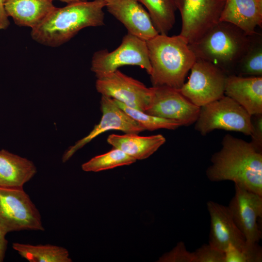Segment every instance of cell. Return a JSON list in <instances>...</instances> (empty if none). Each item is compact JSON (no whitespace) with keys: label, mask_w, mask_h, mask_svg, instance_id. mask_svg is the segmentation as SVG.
Instances as JSON below:
<instances>
[{"label":"cell","mask_w":262,"mask_h":262,"mask_svg":"<svg viewBox=\"0 0 262 262\" xmlns=\"http://www.w3.org/2000/svg\"><path fill=\"white\" fill-rule=\"evenodd\" d=\"M221 149L211 157L208 179L214 182L230 180L262 196V153L250 143L230 134L225 135Z\"/></svg>","instance_id":"obj_1"},{"label":"cell","mask_w":262,"mask_h":262,"mask_svg":"<svg viewBox=\"0 0 262 262\" xmlns=\"http://www.w3.org/2000/svg\"><path fill=\"white\" fill-rule=\"evenodd\" d=\"M50 0L52 1L53 0ZM60 0L62 2H65L67 4L87 1V0Z\"/></svg>","instance_id":"obj_32"},{"label":"cell","mask_w":262,"mask_h":262,"mask_svg":"<svg viewBox=\"0 0 262 262\" xmlns=\"http://www.w3.org/2000/svg\"><path fill=\"white\" fill-rule=\"evenodd\" d=\"M228 208L246 241L258 243L262 238L258 221L262 217V196L235 184V194Z\"/></svg>","instance_id":"obj_12"},{"label":"cell","mask_w":262,"mask_h":262,"mask_svg":"<svg viewBox=\"0 0 262 262\" xmlns=\"http://www.w3.org/2000/svg\"><path fill=\"white\" fill-rule=\"evenodd\" d=\"M224 95L237 102L251 115L262 114V77L228 75Z\"/></svg>","instance_id":"obj_16"},{"label":"cell","mask_w":262,"mask_h":262,"mask_svg":"<svg viewBox=\"0 0 262 262\" xmlns=\"http://www.w3.org/2000/svg\"><path fill=\"white\" fill-rule=\"evenodd\" d=\"M36 172L31 161L6 150H0V186L23 187Z\"/></svg>","instance_id":"obj_20"},{"label":"cell","mask_w":262,"mask_h":262,"mask_svg":"<svg viewBox=\"0 0 262 262\" xmlns=\"http://www.w3.org/2000/svg\"><path fill=\"white\" fill-rule=\"evenodd\" d=\"M104 0H87L55 7L39 25L32 29L31 36L46 46H60L84 28L104 25Z\"/></svg>","instance_id":"obj_2"},{"label":"cell","mask_w":262,"mask_h":262,"mask_svg":"<svg viewBox=\"0 0 262 262\" xmlns=\"http://www.w3.org/2000/svg\"><path fill=\"white\" fill-rule=\"evenodd\" d=\"M251 122L250 142L257 151L262 153V114L252 115Z\"/></svg>","instance_id":"obj_29"},{"label":"cell","mask_w":262,"mask_h":262,"mask_svg":"<svg viewBox=\"0 0 262 262\" xmlns=\"http://www.w3.org/2000/svg\"><path fill=\"white\" fill-rule=\"evenodd\" d=\"M5 1L6 0H0V30L6 29L10 24L4 8Z\"/></svg>","instance_id":"obj_31"},{"label":"cell","mask_w":262,"mask_h":262,"mask_svg":"<svg viewBox=\"0 0 262 262\" xmlns=\"http://www.w3.org/2000/svg\"><path fill=\"white\" fill-rule=\"evenodd\" d=\"M13 248L30 262H71L68 250L50 244L33 245L14 243Z\"/></svg>","instance_id":"obj_21"},{"label":"cell","mask_w":262,"mask_h":262,"mask_svg":"<svg viewBox=\"0 0 262 262\" xmlns=\"http://www.w3.org/2000/svg\"><path fill=\"white\" fill-rule=\"evenodd\" d=\"M136 160L122 150L114 147L110 151L91 158L82 165L85 172H97L130 165Z\"/></svg>","instance_id":"obj_24"},{"label":"cell","mask_w":262,"mask_h":262,"mask_svg":"<svg viewBox=\"0 0 262 262\" xmlns=\"http://www.w3.org/2000/svg\"><path fill=\"white\" fill-rule=\"evenodd\" d=\"M7 233L0 222V262L3 261L7 249L8 241L5 238Z\"/></svg>","instance_id":"obj_30"},{"label":"cell","mask_w":262,"mask_h":262,"mask_svg":"<svg viewBox=\"0 0 262 262\" xmlns=\"http://www.w3.org/2000/svg\"><path fill=\"white\" fill-rule=\"evenodd\" d=\"M107 11L121 22L128 33L147 41L159 33L148 13L137 0H104Z\"/></svg>","instance_id":"obj_14"},{"label":"cell","mask_w":262,"mask_h":262,"mask_svg":"<svg viewBox=\"0 0 262 262\" xmlns=\"http://www.w3.org/2000/svg\"><path fill=\"white\" fill-rule=\"evenodd\" d=\"M113 99L118 107L131 117L145 131H153L161 129L174 130L182 126L181 124L178 121L149 115L144 112L128 107L117 100Z\"/></svg>","instance_id":"obj_25"},{"label":"cell","mask_w":262,"mask_h":262,"mask_svg":"<svg viewBox=\"0 0 262 262\" xmlns=\"http://www.w3.org/2000/svg\"><path fill=\"white\" fill-rule=\"evenodd\" d=\"M0 222L7 233L44 230L40 212L23 187L0 186Z\"/></svg>","instance_id":"obj_6"},{"label":"cell","mask_w":262,"mask_h":262,"mask_svg":"<svg viewBox=\"0 0 262 262\" xmlns=\"http://www.w3.org/2000/svg\"><path fill=\"white\" fill-rule=\"evenodd\" d=\"M210 216L209 244L225 251L229 245L239 246L246 239L236 225L228 206L209 201L207 203Z\"/></svg>","instance_id":"obj_15"},{"label":"cell","mask_w":262,"mask_h":262,"mask_svg":"<svg viewBox=\"0 0 262 262\" xmlns=\"http://www.w3.org/2000/svg\"><path fill=\"white\" fill-rule=\"evenodd\" d=\"M193 253L194 262H225L224 251L210 244L202 246Z\"/></svg>","instance_id":"obj_27"},{"label":"cell","mask_w":262,"mask_h":262,"mask_svg":"<svg viewBox=\"0 0 262 262\" xmlns=\"http://www.w3.org/2000/svg\"><path fill=\"white\" fill-rule=\"evenodd\" d=\"M151 88V101L146 113L176 120L186 127L196 122L200 107L193 103L179 89L165 85Z\"/></svg>","instance_id":"obj_11"},{"label":"cell","mask_w":262,"mask_h":262,"mask_svg":"<svg viewBox=\"0 0 262 262\" xmlns=\"http://www.w3.org/2000/svg\"><path fill=\"white\" fill-rule=\"evenodd\" d=\"M97 79L96 88L101 96L144 112L149 106L152 96L151 88L118 69Z\"/></svg>","instance_id":"obj_10"},{"label":"cell","mask_w":262,"mask_h":262,"mask_svg":"<svg viewBox=\"0 0 262 262\" xmlns=\"http://www.w3.org/2000/svg\"><path fill=\"white\" fill-rule=\"evenodd\" d=\"M100 109L102 117L98 124L96 125L90 133L70 147L64 153L62 161H68L79 149L101 133L110 130L120 131L125 133H139L145 131L114 100L101 96Z\"/></svg>","instance_id":"obj_13"},{"label":"cell","mask_w":262,"mask_h":262,"mask_svg":"<svg viewBox=\"0 0 262 262\" xmlns=\"http://www.w3.org/2000/svg\"><path fill=\"white\" fill-rule=\"evenodd\" d=\"M180 12V35L189 44L200 39L220 21L226 0H174Z\"/></svg>","instance_id":"obj_9"},{"label":"cell","mask_w":262,"mask_h":262,"mask_svg":"<svg viewBox=\"0 0 262 262\" xmlns=\"http://www.w3.org/2000/svg\"><path fill=\"white\" fill-rule=\"evenodd\" d=\"M234 75L243 77H262V36H252L248 49L237 64Z\"/></svg>","instance_id":"obj_23"},{"label":"cell","mask_w":262,"mask_h":262,"mask_svg":"<svg viewBox=\"0 0 262 262\" xmlns=\"http://www.w3.org/2000/svg\"><path fill=\"white\" fill-rule=\"evenodd\" d=\"M225 262H261L262 249L258 243L246 241L241 246L229 245L224 251Z\"/></svg>","instance_id":"obj_26"},{"label":"cell","mask_w":262,"mask_h":262,"mask_svg":"<svg viewBox=\"0 0 262 262\" xmlns=\"http://www.w3.org/2000/svg\"><path fill=\"white\" fill-rule=\"evenodd\" d=\"M220 21L231 23L252 35L262 25V0H226Z\"/></svg>","instance_id":"obj_17"},{"label":"cell","mask_w":262,"mask_h":262,"mask_svg":"<svg viewBox=\"0 0 262 262\" xmlns=\"http://www.w3.org/2000/svg\"><path fill=\"white\" fill-rule=\"evenodd\" d=\"M252 36L233 24L220 21L189 46L196 58L212 63L229 75L234 74L249 47Z\"/></svg>","instance_id":"obj_4"},{"label":"cell","mask_w":262,"mask_h":262,"mask_svg":"<svg viewBox=\"0 0 262 262\" xmlns=\"http://www.w3.org/2000/svg\"><path fill=\"white\" fill-rule=\"evenodd\" d=\"M159 262H194L193 253L187 250L183 242H180L171 251L160 257Z\"/></svg>","instance_id":"obj_28"},{"label":"cell","mask_w":262,"mask_h":262,"mask_svg":"<svg viewBox=\"0 0 262 262\" xmlns=\"http://www.w3.org/2000/svg\"><path fill=\"white\" fill-rule=\"evenodd\" d=\"M124 66H140L149 75L151 71L146 41L129 33L114 50L110 52L104 49L95 52L92 58L91 70L98 78Z\"/></svg>","instance_id":"obj_7"},{"label":"cell","mask_w":262,"mask_h":262,"mask_svg":"<svg viewBox=\"0 0 262 262\" xmlns=\"http://www.w3.org/2000/svg\"><path fill=\"white\" fill-rule=\"evenodd\" d=\"M50 0H6L4 8L20 26L33 29L39 25L56 7Z\"/></svg>","instance_id":"obj_18"},{"label":"cell","mask_w":262,"mask_h":262,"mask_svg":"<svg viewBox=\"0 0 262 262\" xmlns=\"http://www.w3.org/2000/svg\"><path fill=\"white\" fill-rule=\"evenodd\" d=\"M251 116L237 102L224 95L200 107L194 127L203 136L216 129L242 132L250 136Z\"/></svg>","instance_id":"obj_5"},{"label":"cell","mask_w":262,"mask_h":262,"mask_svg":"<svg viewBox=\"0 0 262 262\" xmlns=\"http://www.w3.org/2000/svg\"><path fill=\"white\" fill-rule=\"evenodd\" d=\"M188 81L180 92L193 103L201 107L224 95L228 75L212 63L196 58Z\"/></svg>","instance_id":"obj_8"},{"label":"cell","mask_w":262,"mask_h":262,"mask_svg":"<svg viewBox=\"0 0 262 262\" xmlns=\"http://www.w3.org/2000/svg\"><path fill=\"white\" fill-rule=\"evenodd\" d=\"M146 43L152 86L180 89L196 59L186 40L180 34L169 36L159 33Z\"/></svg>","instance_id":"obj_3"},{"label":"cell","mask_w":262,"mask_h":262,"mask_svg":"<svg viewBox=\"0 0 262 262\" xmlns=\"http://www.w3.org/2000/svg\"><path fill=\"white\" fill-rule=\"evenodd\" d=\"M137 0L148 10L158 33L167 35L175 23V12L177 9L174 0Z\"/></svg>","instance_id":"obj_22"},{"label":"cell","mask_w":262,"mask_h":262,"mask_svg":"<svg viewBox=\"0 0 262 262\" xmlns=\"http://www.w3.org/2000/svg\"><path fill=\"white\" fill-rule=\"evenodd\" d=\"M108 144L136 160H144L155 152L166 142L161 134L140 136L138 133L112 134L107 139Z\"/></svg>","instance_id":"obj_19"}]
</instances>
